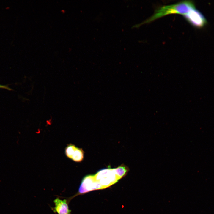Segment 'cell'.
Here are the masks:
<instances>
[{"label": "cell", "instance_id": "3957f363", "mask_svg": "<svg viewBox=\"0 0 214 214\" xmlns=\"http://www.w3.org/2000/svg\"><path fill=\"white\" fill-rule=\"evenodd\" d=\"M183 16L193 26L198 29L203 28L207 23L204 16L196 8L191 10L187 13L183 15Z\"/></svg>", "mask_w": 214, "mask_h": 214}, {"label": "cell", "instance_id": "9c48e42d", "mask_svg": "<svg viewBox=\"0 0 214 214\" xmlns=\"http://www.w3.org/2000/svg\"><path fill=\"white\" fill-rule=\"evenodd\" d=\"M0 88H5L7 89H8L9 90H10V89H9V88L7 86L4 85H0Z\"/></svg>", "mask_w": 214, "mask_h": 214}, {"label": "cell", "instance_id": "5b68a950", "mask_svg": "<svg viewBox=\"0 0 214 214\" xmlns=\"http://www.w3.org/2000/svg\"><path fill=\"white\" fill-rule=\"evenodd\" d=\"M54 202L55 204L54 212L58 214H71V211L69 209L67 200H61L56 198L54 200Z\"/></svg>", "mask_w": 214, "mask_h": 214}, {"label": "cell", "instance_id": "6da1fadb", "mask_svg": "<svg viewBox=\"0 0 214 214\" xmlns=\"http://www.w3.org/2000/svg\"><path fill=\"white\" fill-rule=\"evenodd\" d=\"M196 8L194 2L191 1H184L173 4L162 6L156 10L150 17L141 23H148L166 15L179 14L183 15L191 10Z\"/></svg>", "mask_w": 214, "mask_h": 214}, {"label": "cell", "instance_id": "277c9868", "mask_svg": "<svg viewBox=\"0 0 214 214\" xmlns=\"http://www.w3.org/2000/svg\"><path fill=\"white\" fill-rule=\"evenodd\" d=\"M103 188L101 185L96 181L94 175H87L82 179L78 193L79 194H82L91 191Z\"/></svg>", "mask_w": 214, "mask_h": 214}, {"label": "cell", "instance_id": "8992f818", "mask_svg": "<svg viewBox=\"0 0 214 214\" xmlns=\"http://www.w3.org/2000/svg\"><path fill=\"white\" fill-rule=\"evenodd\" d=\"M115 174L120 179L125 176L129 170L128 167L122 164L116 168L113 169Z\"/></svg>", "mask_w": 214, "mask_h": 214}, {"label": "cell", "instance_id": "7a4b0ae2", "mask_svg": "<svg viewBox=\"0 0 214 214\" xmlns=\"http://www.w3.org/2000/svg\"><path fill=\"white\" fill-rule=\"evenodd\" d=\"M94 175L96 181L103 188H107L116 183L119 179L114 172L113 169H101Z\"/></svg>", "mask_w": 214, "mask_h": 214}, {"label": "cell", "instance_id": "52a82bcc", "mask_svg": "<svg viewBox=\"0 0 214 214\" xmlns=\"http://www.w3.org/2000/svg\"><path fill=\"white\" fill-rule=\"evenodd\" d=\"M84 152L81 148L76 147L71 159L76 162L82 161L84 158Z\"/></svg>", "mask_w": 214, "mask_h": 214}, {"label": "cell", "instance_id": "ba28073f", "mask_svg": "<svg viewBox=\"0 0 214 214\" xmlns=\"http://www.w3.org/2000/svg\"><path fill=\"white\" fill-rule=\"evenodd\" d=\"M76 147L75 145L72 144H70L67 145L65 149V153L68 158L71 159Z\"/></svg>", "mask_w": 214, "mask_h": 214}]
</instances>
